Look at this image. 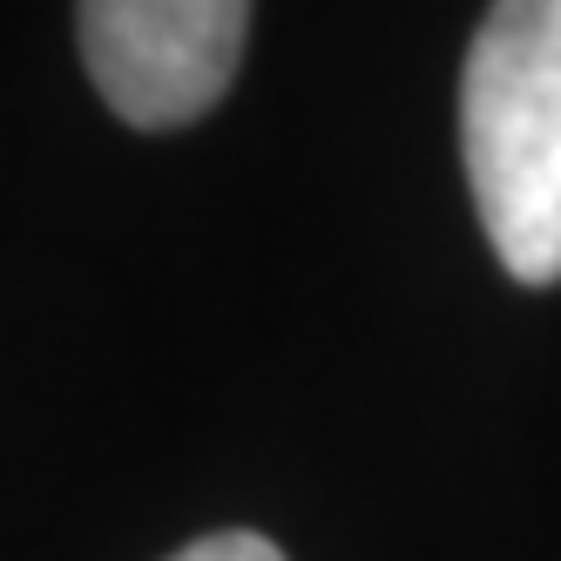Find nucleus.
I'll return each mask as SVG.
<instances>
[{
  "label": "nucleus",
  "mask_w": 561,
  "mask_h": 561,
  "mask_svg": "<svg viewBox=\"0 0 561 561\" xmlns=\"http://www.w3.org/2000/svg\"><path fill=\"white\" fill-rule=\"evenodd\" d=\"M460 163L494 257L561 285V0H494L460 68Z\"/></svg>",
  "instance_id": "obj_1"
},
{
  "label": "nucleus",
  "mask_w": 561,
  "mask_h": 561,
  "mask_svg": "<svg viewBox=\"0 0 561 561\" xmlns=\"http://www.w3.org/2000/svg\"><path fill=\"white\" fill-rule=\"evenodd\" d=\"M75 34L123 123L183 129L224 102L244 61L251 0H75Z\"/></svg>",
  "instance_id": "obj_2"
},
{
  "label": "nucleus",
  "mask_w": 561,
  "mask_h": 561,
  "mask_svg": "<svg viewBox=\"0 0 561 561\" xmlns=\"http://www.w3.org/2000/svg\"><path fill=\"white\" fill-rule=\"evenodd\" d=\"M170 561H285V554H277V541H264V535H251V528H224V535L190 541V548L170 554Z\"/></svg>",
  "instance_id": "obj_3"
}]
</instances>
